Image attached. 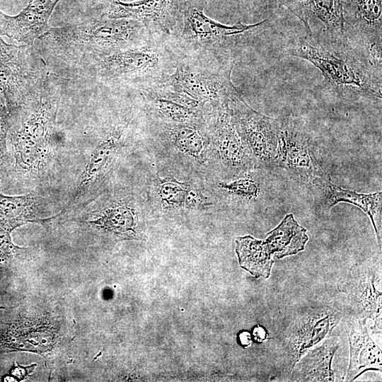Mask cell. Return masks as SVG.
<instances>
[{"mask_svg":"<svg viewBox=\"0 0 382 382\" xmlns=\"http://www.w3.org/2000/svg\"><path fill=\"white\" fill-rule=\"evenodd\" d=\"M151 35L139 21L93 16L50 28L33 46L50 72L61 77L94 58L141 45Z\"/></svg>","mask_w":382,"mask_h":382,"instance_id":"6da1fadb","label":"cell"},{"mask_svg":"<svg viewBox=\"0 0 382 382\" xmlns=\"http://www.w3.org/2000/svg\"><path fill=\"white\" fill-rule=\"evenodd\" d=\"M180 55L170 37L151 35L141 45L94 58L61 78L113 90L140 91L164 83Z\"/></svg>","mask_w":382,"mask_h":382,"instance_id":"7a4b0ae2","label":"cell"},{"mask_svg":"<svg viewBox=\"0 0 382 382\" xmlns=\"http://www.w3.org/2000/svg\"><path fill=\"white\" fill-rule=\"evenodd\" d=\"M287 54L303 59L318 69L323 85L346 99L364 98L381 102V66L345 36L339 38L297 37L291 41Z\"/></svg>","mask_w":382,"mask_h":382,"instance_id":"3957f363","label":"cell"},{"mask_svg":"<svg viewBox=\"0 0 382 382\" xmlns=\"http://www.w3.org/2000/svg\"><path fill=\"white\" fill-rule=\"evenodd\" d=\"M66 86V80L50 73L11 117L16 166L31 178L42 175L50 160L57 112Z\"/></svg>","mask_w":382,"mask_h":382,"instance_id":"277c9868","label":"cell"},{"mask_svg":"<svg viewBox=\"0 0 382 382\" xmlns=\"http://www.w3.org/2000/svg\"><path fill=\"white\" fill-rule=\"evenodd\" d=\"M146 120L140 96L123 92L115 113L103 127L99 141L90 156L88 163L76 181L62 214L81 209L100 190L112 171L118 153L137 129Z\"/></svg>","mask_w":382,"mask_h":382,"instance_id":"5b68a950","label":"cell"},{"mask_svg":"<svg viewBox=\"0 0 382 382\" xmlns=\"http://www.w3.org/2000/svg\"><path fill=\"white\" fill-rule=\"evenodd\" d=\"M144 133L161 160L189 178L205 180L214 177L207 119L200 123L175 124L146 117Z\"/></svg>","mask_w":382,"mask_h":382,"instance_id":"8992f818","label":"cell"},{"mask_svg":"<svg viewBox=\"0 0 382 382\" xmlns=\"http://www.w3.org/2000/svg\"><path fill=\"white\" fill-rule=\"evenodd\" d=\"M204 0H188L181 21L170 36L181 55L210 56L233 59V51L240 37L262 25V21L226 25L204 13Z\"/></svg>","mask_w":382,"mask_h":382,"instance_id":"52a82bcc","label":"cell"},{"mask_svg":"<svg viewBox=\"0 0 382 382\" xmlns=\"http://www.w3.org/2000/svg\"><path fill=\"white\" fill-rule=\"evenodd\" d=\"M233 66V59L180 55L173 72L163 83L214 108L241 94L232 82Z\"/></svg>","mask_w":382,"mask_h":382,"instance_id":"ba28073f","label":"cell"},{"mask_svg":"<svg viewBox=\"0 0 382 382\" xmlns=\"http://www.w3.org/2000/svg\"><path fill=\"white\" fill-rule=\"evenodd\" d=\"M50 72L33 45L0 37V92L11 117L43 84Z\"/></svg>","mask_w":382,"mask_h":382,"instance_id":"9c48e42d","label":"cell"},{"mask_svg":"<svg viewBox=\"0 0 382 382\" xmlns=\"http://www.w3.org/2000/svg\"><path fill=\"white\" fill-rule=\"evenodd\" d=\"M228 104L212 108L207 117L215 167L213 178L221 179L233 178L257 168L251 151L232 121Z\"/></svg>","mask_w":382,"mask_h":382,"instance_id":"30bf717a","label":"cell"},{"mask_svg":"<svg viewBox=\"0 0 382 382\" xmlns=\"http://www.w3.org/2000/svg\"><path fill=\"white\" fill-rule=\"evenodd\" d=\"M277 167L318 188L330 179L314 154L311 137L303 120L294 116L277 119Z\"/></svg>","mask_w":382,"mask_h":382,"instance_id":"8fae6325","label":"cell"},{"mask_svg":"<svg viewBox=\"0 0 382 382\" xmlns=\"http://www.w3.org/2000/svg\"><path fill=\"white\" fill-rule=\"evenodd\" d=\"M150 209L145 196L129 189L103 192L83 207L81 220L105 232L118 236L135 233L138 218Z\"/></svg>","mask_w":382,"mask_h":382,"instance_id":"7c38bea8","label":"cell"},{"mask_svg":"<svg viewBox=\"0 0 382 382\" xmlns=\"http://www.w3.org/2000/svg\"><path fill=\"white\" fill-rule=\"evenodd\" d=\"M145 197L150 209L169 214L211 209L216 202L204 180L190 178L180 181L171 174L161 176L158 172L147 180Z\"/></svg>","mask_w":382,"mask_h":382,"instance_id":"4fadbf2b","label":"cell"},{"mask_svg":"<svg viewBox=\"0 0 382 382\" xmlns=\"http://www.w3.org/2000/svg\"><path fill=\"white\" fill-rule=\"evenodd\" d=\"M188 0H100L96 16L141 22L151 35L170 37L180 23Z\"/></svg>","mask_w":382,"mask_h":382,"instance_id":"5bb4252c","label":"cell"},{"mask_svg":"<svg viewBox=\"0 0 382 382\" xmlns=\"http://www.w3.org/2000/svg\"><path fill=\"white\" fill-rule=\"evenodd\" d=\"M228 105L232 121L251 151L257 168L277 167V119L252 108L241 94L233 96Z\"/></svg>","mask_w":382,"mask_h":382,"instance_id":"9a60e30c","label":"cell"},{"mask_svg":"<svg viewBox=\"0 0 382 382\" xmlns=\"http://www.w3.org/2000/svg\"><path fill=\"white\" fill-rule=\"evenodd\" d=\"M344 36L381 66L382 0H342Z\"/></svg>","mask_w":382,"mask_h":382,"instance_id":"2e32d148","label":"cell"},{"mask_svg":"<svg viewBox=\"0 0 382 382\" xmlns=\"http://www.w3.org/2000/svg\"><path fill=\"white\" fill-rule=\"evenodd\" d=\"M146 117L152 121L189 124L206 120L212 108L166 83L139 91Z\"/></svg>","mask_w":382,"mask_h":382,"instance_id":"e0dca14e","label":"cell"},{"mask_svg":"<svg viewBox=\"0 0 382 382\" xmlns=\"http://www.w3.org/2000/svg\"><path fill=\"white\" fill-rule=\"evenodd\" d=\"M299 21L312 37L344 36L342 0H279Z\"/></svg>","mask_w":382,"mask_h":382,"instance_id":"ac0fdd59","label":"cell"},{"mask_svg":"<svg viewBox=\"0 0 382 382\" xmlns=\"http://www.w3.org/2000/svg\"><path fill=\"white\" fill-rule=\"evenodd\" d=\"M59 1L29 0L27 6L13 16L0 10V35L23 45H33L49 30V19Z\"/></svg>","mask_w":382,"mask_h":382,"instance_id":"d6986e66","label":"cell"},{"mask_svg":"<svg viewBox=\"0 0 382 382\" xmlns=\"http://www.w3.org/2000/svg\"><path fill=\"white\" fill-rule=\"evenodd\" d=\"M48 209V199L35 192L20 196L0 194V225L7 228L42 221Z\"/></svg>","mask_w":382,"mask_h":382,"instance_id":"ffe728a7","label":"cell"},{"mask_svg":"<svg viewBox=\"0 0 382 382\" xmlns=\"http://www.w3.org/2000/svg\"><path fill=\"white\" fill-rule=\"evenodd\" d=\"M350 360L347 381H353L367 369L381 368V349L368 334L364 320H358L349 332Z\"/></svg>","mask_w":382,"mask_h":382,"instance_id":"44dd1931","label":"cell"},{"mask_svg":"<svg viewBox=\"0 0 382 382\" xmlns=\"http://www.w3.org/2000/svg\"><path fill=\"white\" fill-rule=\"evenodd\" d=\"M308 241L306 229L298 224L292 214H288L267 233L263 243L272 256L282 259L303 250Z\"/></svg>","mask_w":382,"mask_h":382,"instance_id":"7402d4cb","label":"cell"},{"mask_svg":"<svg viewBox=\"0 0 382 382\" xmlns=\"http://www.w3.org/2000/svg\"><path fill=\"white\" fill-rule=\"evenodd\" d=\"M318 190L322 192L329 207L344 202L358 207L369 215L381 248V229L378 225V219L381 220V192L371 194L358 193L332 184L330 180L325 182Z\"/></svg>","mask_w":382,"mask_h":382,"instance_id":"603a6c76","label":"cell"},{"mask_svg":"<svg viewBox=\"0 0 382 382\" xmlns=\"http://www.w3.org/2000/svg\"><path fill=\"white\" fill-rule=\"evenodd\" d=\"M236 245L241 267L257 278L270 277L274 260L263 241L245 236L238 237Z\"/></svg>","mask_w":382,"mask_h":382,"instance_id":"cb8c5ba5","label":"cell"},{"mask_svg":"<svg viewBox=\"0 0 382 382\" xmlns=\"http://www.w3.org/2000/svg\"><path fill=\"white\" fill-rule=\"evenodd\" d=\"M337 348V341L332 338L311 352L302 361L306 378L311 381H333L331 361Z\"/></svg>","mask_w":382,"mask_h":382,"instance_id":"d4e9b609","label":"cell"},{"mask_svg":"<svg viewBox=\"0 0 382 382\" xmlns=\"http://www.w3.org/2000/svg\"><path fill=\"white\" fill-rule=\"evenodd\" d=\"M11 126V116L5 98L0 92V163L4 158L6 151V139Z\"/></svg>","mask_w":382,"mask_h":382,"instance_id":"484cf974","label":"cell"},{"mask_svg":"<svg viewBox=\"0 0 382 382\" xmlns=\"http://www.w3.org/2000/svg\"><path fill=\"white\" fill-rule=\"evenodd\" d=\"M254 334L258 340H263L265 337V332L261 328L255 329Z\"/></svg>","mask_w":382,"mask_h":382,"instance_id":"4316f807","label":"cell"},{"mask_svg":"<svg viewBox=\"0 0 382 382\" xmlns=\"http://www.w3.org/2000/svg\"><path fill=\"white\" fill-rule=\"evenodd\" d=\"M242 344L247 345L250 342V335L248 333L244 332L240 335Z\"/></svg>","mask_w":382,"mask_h":382,"instance_id":"83f0119b","label":"cell"}]
</instances>
